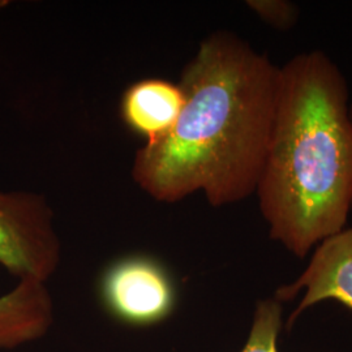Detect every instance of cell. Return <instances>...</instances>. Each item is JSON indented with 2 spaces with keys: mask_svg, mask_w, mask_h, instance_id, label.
<instances>
[{
  "mask_svg": "<svg viewBox=\"0 0 352 352\" xmlns=\"http://www.w3.org/2000/svg\"><path fill=\"white\" fill-rule=\"evenodd\" d=\"M279 67L228 30L202 39L183 68L184 106L173 129L141 146L133 182L155 201L201 192L213 208L256 193L272 138Z\"/></svg>",
  "mask_w": 352,
  "mask_h": 352,
  "instance_id": "1",
  "label": "cell"
},
{
  "mask_svg": "<svg viewBox=\"0 0 352 352\" xmlns=\"http://www.w3.org/2000/svg\"><path fill=\"white\" fill-rule=\"evenodd\" d=\"M338 64L305 51L279 67L272 138L256 196L270 239L298 258L347 226L352 119Z\"/></svg>",
  "mask_w": 352,
  "mask_h": 352,
  "instance_id": "2",
  "label": "cell"
},
{
  "mask_svg": "<svg viewBox=\"0 0 352 352\" xmlns=\"http://www.w3.org/2000/svg\"><path fill=\"white\" fill-rule=\"evenodd\" d=\"M62 261V243L46 196L0 190V265L19 280L47 283Z\"/></svg>",
  "mask_w": 352,
  "mask_h": 352,
  "instance_id": "3",
  "label": "cell"
},
{
  "mask_svg": "<svg viewBox=\"0 0 352 352\" xmlns=\"http://www.w3.org/2000/svg\"><path fill=\"white\" fill-rule=\"evenodd\" d=\"M102 302L118 321L132 327H151L174 312L176 289L164 265L133 254L116 260L101 278Z\"/></svg>",
  "mask_w": 352,
  "mask_h": 352,
  "instance_id": "4",
  "label": "cell"
},
{
  "mask_svg": "<svg viewBox=\"0 0 352 352\" xmlns=\"http://www.w3.org/2000/svg\"><path fill=\"white\" fill-rule=\"evenodd\" d=\"M304 291L302 300L289 316L291 327L299 316L318 302L333 300L352 311V225L322 240L308 266L294 282L276 289L278 302L294 300Z\"/></svg>",
  "mask_w": 352,
  "mask_h": 352,
  "instance_id": "5",
  "label": "cell"
},
{
  "mask_svg": "<svg viewBox=\"0 0 352 352\" xmlns=\"http://www.w3.org/2000/svg\"><path fill=\"white\" fill-rule=\"evenodd\" d=\"M184 93L179 84L162 78H145L132 84L122 97L120 115L126 126L151 144L175 126Z\"/></svg>",
  "mask_w": 352,
  "mask_h": 352,
  "instance_id": "6",
  "label": "cell"
},
{
  "mask_svg": "<svg viewBox=\"0 0 352 352\" xmlns=\"http://www.w3.org/2000/svg\"><path fill=\"white\" fill-rule=\"evenodd\" d=\"M54 322L46 283L25 279L0 296V350H13L43 338Z\"/></svg>",
  "mask_w": 352,
  "mask_h": 352,
  "instance_id": "7",
  "label": "cell"
},
{
  "mask_svg": "<svg viewBox=\"0 0 352 352\" xmlns=\"http://www.w3.org/2000/svg\"><path fill=\"white\" fill-rule=\"evenodd\" d=\"M283 325V305L274 296L256 302L248 340L240 352H280L278 338Z\"/></svg>",
  "mask_w": 352,
  "mask_h": 352,
  "instance_id": "8",
  "label": "cell"
},
{
  "mask_svg": "<svg viewBox=\"0 0 352 352\" xmlns=\"http://www.w3.org/2000/svg\"><path fill=\"white\" fill-rule=\"evenodd\" d=\"M247 7L266 25L289 32L300 19L299 7L289 0H248Z\"/></svg>",
  "mask_w": 352,
  "mask_h": 352,
  "instance_id": "9",
  "label": "cell"
},
{
  "mask_svg": "<svg viewBox=\"0 0 352 352\" xmlns=\"http://www.w3.org/2000/svg\"><path fill=\"white\" fill-rule=\"evenodd\" d=\"M11 4L10 0H0V11H3L4 8H7Z\"/></svg>",
  "mask_w": 352,
  "mask_h": 352,
  "instance_id": "10",
  "label": "cell"
},
{
  "mask_svg": "<svg viewBox=\"0 0 352 352\" xmlns=\"http://www.w3.org/2000/svg\"><path fill=\"white\" fill-rule=\"evenodd\" d=\"M350 113H351V119H352V103L350 104Z\"/></svg>",
  "mask_w": 352,
  "mask_h": 352,
  "instance_id": "11",
  "label": "cell"
}]
</instances>
